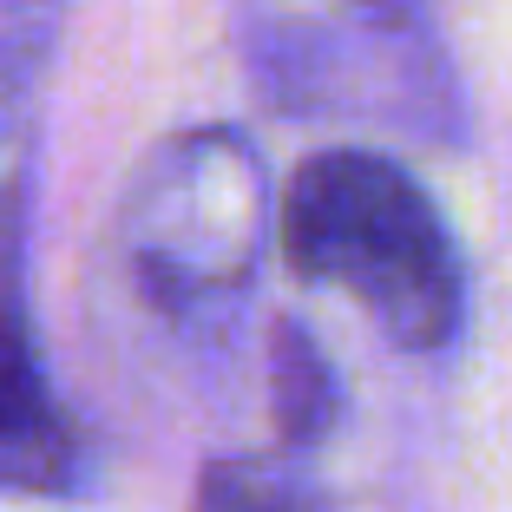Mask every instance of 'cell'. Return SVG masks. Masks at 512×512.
I'll use <instances>...</instances> for the list:
<instances>
[{
	"label": "cell",
	"instance_id": "cell-6",
	"mask_svg": "<svg viewBox=\"0 0 512 512\" xmlns=\"http://www.w3.org/2000/svg\"><path fill=\"white\" fill-rule=\"evenodd\" d=\"M362 7H381V14H401V7H414V0H362Z\"/></svg>",
	"mask_w": 512,
	"mask_h": 512
},
{
	"label": "cell",
	"instance_id": "cell-2",
	"mask_svg": "<svg viewBox=\"0 0 512 512\" xmlns=\"http://www.w3.org/2000/svg\"><path fill=\"white\" fill-rule=\"evenodd\" d=\"M66 434L46 394L40 355H33V329L14 289H0V453L33 460V473L46 480V460H60Z\"/></svg>",
	"mask_w": 512,
	"mask_h": 512
},
{
	"label": "cell",
	"instance_id": "cell-4",
	"mask_svg": "<svg viewBox=\"0 0 512 512\" xmlns=\"http://www.w3.org/2000/svg\"><path fill=\"white\" fill-rule=\"evenodd\" d=\"M191 512H322V506L289 467L230 453V460H211V467L197 473Z\"/></svg>",
	"mask_w": 512,
	"mask_h": 512
},
{
	"label": "cell",
	"instance_id": "cell-5",
	"mask_svg": "<svg viewBox=\"0 0 512 512\" xmlns=\"http://www.w3.org/2000/svg\"><path fill=\"white\" fill-rule=\"evenodd\" d=\"M7 217H14V165L0 158V237H7Z\"/></svg>",
	"mask_w": 512,
	"mask_h": 512
},
{
	"label": "cell",
	"instance_id": "cell-1",
	"mask_svg": "<svg viewBox=\"0 0 512 512\" xmlns=\"http://www.w3.org/2000/svg\"><path fill=\"white\" fill-rule=\"evenodd\" d=\"M283 256L309 283H335L401 348H440L460 329V256L434 204L375 151L302 158L283 197Z\"/></svg>",
	"mask_w": 512,
	"mask_h": 512
},
{
	"label": "cell",
	"instance_id": "cell-3",
	"mask_svg": "<svg viewBox=\"0 0 512 512\" xmlns=\"http://www.w3.org/2000/svg\"><path fill=\"white\" fill-rule=\"evenodd\" d=\"M335 414H342V388H335L329 355L296 316H283L270 329V421L283 434V447L329 440Z\"/></svg>",
	"mask_w": 512,
	"mask_h": 512
}]
</instances>
